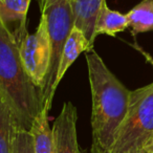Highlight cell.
<instances>
[{"mask_svg": "<svg viewBox=\"0 0 153 153\" xmlns=\"http://www.w3.org/2000/svg\"><path fill=\"white\" fill-rule=\"evenodd\" d=\"M153 134V82L130 91L129 106L110 153L140 151Z\"/></svg>", "mask_w": 153, "mask_h": 153, "instance_id": "3", "label": "cell"}, {"mask_svg": "<svg viewBox=\"0 0 153 153\" xmlns=\"http://www.w3.org/2000/svg\"><path fill=\"white\" fill-rule=\"evenodd\" d=\"M0 97L11 110L16 129L30 131L44 107L43 92L27 74L15 35L0 20Z\"/></svg>", "mask_w": 153, "mask_h": 153, "instance_id": "2", "label": "cell"}, {"mask_svg": "<svg viewBox=\"0 0 153 153\" xmlns=\"http://www.w3.org/2000/svg\"><path fill=\"white\" fill-rule=\"evenodd\" d=\"M40 13L46 19L47 30L51 43V62L48 78L43 91L44 106L51 108L53 88L57 76L58 66L66 40L74 28V13L71 0H37Z\"/></svg>", "mask_w": 153, "mask_h": 153, "instance_id": "4", "label": "cell"}, {"mask_svg": "<svg viewBox=\"0 0 153 153\" xmlns=\"http://www.w3.org/2000/svg\"><path fill=\"white\" fill-rule=\"evenodd\" d=\"M89 153H97V152H94V151L89 150ZM133 153H143V152H142V150H140V151H136V152H133Z\"/></svg>", "mask_w": 153, "mask_h": 153, "instance_id": "16", "label": "cell"}, {"mask_svg": "<svg viewBox=\"0 0 153 153\" xmlns=\"http://www.w3.org/2000/svg\"><path fill=\"white\" fill-rule=\"evenodd\" d=\"M86 62L92 101L90 151L110 153L127 114L130 90L110 71L94 48L86 53Z\"/></svg>", "mask_w": 153, "mask_h": 153, "instance_id": "1", "label": "cell"}, {"mask_svg": "<svg viewBox=\"0 0 153 153\" xmlns=\"http://www.w3.org/2000/svg\"><path fill=\"white\" fill-rule=\"evenodd\" d=\"M92 48L94 47L90 45L89 41L87 40L85 35L79 28H76V26H74L69 37L67 38L65 44H64L63 49H62L61 59H60V63L59 66H58L57 76H56L55 85H53V96H55L56 90H57L60 82L63 79V76H65L68 68L71 66V64L78 59V57L82 53L88 51Z\"/></svg>", "mask_w": 153, "mask_h": 153, "instance_id": "7", "label": "cell"}, {"mask_svg": "<svg viewBox=\"0 0 153 153\" xmlns=\"http://www.w3.org/2000/svg\"><path fill=\"white\" fill-rule=\"evenodd\" d=\"M104 1L105 0H71L74 26L85 35L92 47L94 24Z\"/></svg>", "mask_w": 153, "mask_h": 153, "instance_id": "8", "label": "cell"}, {"mask_svg": "<svg viewBox=\"0 0 153 153\" xmlns=\"http://www.w3.org/2000/svg\"><path fill=\"white\" fill-rule=\"evenodd\" d=\"M76 108L71 102H64L51 127L55 153H81L76 135Z\"/></svg>", "mask_w": 153, "mask_h": 153, "instance_id": "6", "label": "cell"}, {"mask_svg": "<svg viewBox=\"0 0 153 153\" xmlns=\"http://www.w3.org/2000/svg\"><path fill=\"white\" fill-rule=\"evenodd\" d=\"M13 153H35L30 131L16 129L13 138Z\"/></svg>", "mask_w": 153, "mask_h": 153, "instance_id": "14", "label": "cell"}, {"mask_svg": "<svg viewBox=\"0 0 153 153\" xmlns=\"http://www.w3.org/2000/svg\"><path fill=\"white\" fill-rule=\"evenodd\" d=\"M126 15L133 34L153 30V0H143Z\"/></svg>", "mask_w": 153, "mask_h": 153, "instance_id": "11", "label": "cell"}, {"mask_svg": "<svg viewBox=\"0 0 153 153\" xmlns=\"http://www.w3.org/2000/svg\"><path fill=\"white\" fill-rule=\"evenodd\" d=\"M32 0H0V20L7 23L19 21L25 25L26 15Z\"/></svg>", "mask_w": 153, "mask_h": 153, "instance_id": "13", "label": "cell"}, {"mask_svg": "<svg viewBox=\"0 0 153 153\" xmlns=\"http://www.w3.org/2000/svg\"><path fill=\"white\" fill-rule=\"evenodd\" d=\"M15 33L22 63L36 86L43 92L51 62V43L46 19L41 15L35 34H28L26 25H19Z\"/></svg>", "mask_w": 153, "mask_h": 153, "instance_id": "5", "label": "cell"}, {"mask_svg": "<svg viewBox=\"0 0 153 153\" xmlns=\"http://www.w3.org/2000/svg\"><path fill=\"white\" fill-rule=\"evenodd\" d=\"M51 108L44 106L35 119L30 128V133L34 140L35 153H55L53 129L49 127L48 112Z\"/></svg>", "mask_w": 153, "mask_h": 153, "instance_id": "10", "label": "cell"}, {"mask_svg": "<svg viewBox=\"0 0 153 153\" xmlns=\"http://www.w3.org/2000/svg\"><path fill=\"white\" fill-rule=\"evenodd\" d=\"M140 150L143 153H153V134L146 140Z\"/></svg>", "mask_w": 153, "mask_h": 153, "instance_id": "15", "label": "cell"}, {"mask_svg": "<svg viewBox=\"0 0 153 153\" xmlns=\"http://www.w3.org/2000/svg\"><path fill=\"white\" fill-rule=\"evenodd\" d=\"M127 27H129L127 15L110 10L105 0L99 11L96 24H94L92 44L99 35H108V36L114 37L119 33L124 32Z\"/></svg>", "mask_w": 153, "mask_h": 153, "instance_id": "9", "label": "cell"}, {"mask_svg": "<svg viewBox=\"0 0 153 153\" xmlns=\"http://www.w3.org/2000/svg\"><path fill=\"white\" fill-rule=\"evenodd\" d=\"M15 130L13 114L0 97V153H13Z\"/></svg>", "mask_w": 153, "mask_h": 153, "instance_id": "12", "label": "cell"}]
</instances>
